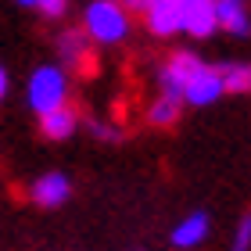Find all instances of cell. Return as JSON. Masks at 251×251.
<instances>
[{
  "instance_id": "e0dca14e",
  "label": "cell",
  "mask_w": 251,
  "mask_h": 251,
  "mask_svg": "<svg viewBox=\"0 0 251 251\" xmlns=\"http://www.w3.org/2000/svg\"><path fill=\"white\" fill-rule=\"evenodd\" d=\"M119 4H122L126 11H136V15H144V11L151 7V0H119Z\"/></svg>"
},
{
  "instance_id": "3957f363",
  "label": "cell",
  "mask_w": 251,
  "mask_h": 251,
  "mask_svg": "<svg viewBox=\"0 0 251 251\" xmlns=\"http://www.w3.org/2000/svg\"><path fill=\"white\" fill-rule=\"evenodd\" d=\"M226 94V86H223V75H219V68H212V65H201L198 72H194L187 83H183V100H190V104H212V100H219Z\"/></svg>"
},
{
  "instance_id": "277c9868",
  "label": "cell",
  "mask_w": 251,
  "mask_h": 251,
  "mask_svg": "<svg viewBox=\"0 0 251 251\" xmlns=\"http://www.w3.org/2000/svg\"><path fill=\"white\" fill-rule=\"evenodd\" d=\"M183 7L187 0H151V7L144 11L147 29L154 36H173V32L183 29Z\"/></svg>"
},
{
  "instance_id": "8fae6325",
  "label": "cell",
  "mask_w": 251,
  "mask_h": 251,
  "mask_svg": "<svg viewBox=\"0 0 251 251\" xmlns=\"http://www.w3.org/2000/svg\"><path fill=\"white\" fill-rule=\"evenodd\" d=\"M204 237H208V215L194 212V215H187V219L173 230V244L176 248H194V244H201Z\"/></svg>"
},
{
  "instance_id": "7c38bea8",
  "label": "cell",
  "mask_w": 251,
  "mask_h": 251,
  "mask_svg": "<svg viewBox=\"0 0 251 251\" xmlns=\"http://www.w3.org/2000/svg\"><path fill=\"white\" fill-rule=\"evenodd\" d=\"M179 104H183V94L162 90V97L151 104V122L154 126H173V122H179Z\"/></svg>"
},
{
  "instance_id": "9a60e30c",
  "label": "cell",
  "mask_w": 251,
  "mask_h": 251,
  "mask_svg": "<svg viewBox=\"0 0 251 251\" xmlns=\"http://www.w3.org/2000/svg\"><path fill=\"white\" fill-rule=\"evenodd\" d=\"M32 7H40L47 18H58V15H65V7H68V0H36Z\"/></svg>"
},
{
  "instance_id": "52a82bcc",
  "label": "cell",
  "mask_w": 251,
  "mask_h": 251,
  "mask_svg": "<svg viewBox=\"0 0 251 251\" xmlns=\"http://www.w3.org/2000/svg\"><path fill=\"white\" fill-rule=\"evenodd\" d=\"M72 194V183H68L65 173H47L43 179H36V183L29 187V198L43 204V208H58V204Z\"/></svg>"
},
{
  "instance_id": "ba28073f",
  "label": "cell",
  "mask_w": 251,
  "mask_h": 251,
  "mask_svg": "<svg viewBox=\"0 0 251 251\" xmlns=\"http://www.w3.org/2000/svg\"><path fill=\"white\" fill-rule=\"evenodd\" d=\"M183 29L190 36H212V32L219 29V22H215V0H187Z\"/></svg>"
},
{
  "instance_id": "7a4b0ae2",
  "label": "cell",
  "mask_w": 251,
  "mask_h": 251,
  "mask_svg": "<svg viewBox=\"0 0 251 251\" xmlns=\"http://www.w3.org/2000/svg\"><path fill=\"white\" fill-rule=\"evenodd\" d=\"M29 104L40 111H50L58 104H68V75L58 65H43L29 75Z\"/></svg>"
},
{
  "instance_id": "30bf717a",
  "label": "cell",
  "mask_w": 251,
  "mask_h": 251,
  "mask_svg": "<svg viewBox=\"0 0 251 251\" xmlns=\"http://www.w3.org/2000/svg\"><path fill=\"white\" fill-rule=\"evenodd\" d=\"M215 22H219V29L233 32V36H248L251 32L248 11L241 0H215Z\"/></svg>"
},
{
  "instance_id": "5bb4252c",
  "label": "cell",
  "mask_w": 251,
  "mask_h": 251,
  "mask_svg": "<svg viewBox=\"0 0 251 251\" xmlns=\"http://www.w3.org/2000/svg\"><path fill=\"white\" fill-rule=\"evenodd\" d=\"M233 251H251V215H244V219H241V226H237Z\"/></svg>"
},
{
  "instance_id": "d6986e66",
  "label": "cell",
  "mask_w": 251,
  "mask_h": 251,
  "mask_svg": "<svg viewBox=\"0 0 251 251\" xmlns=\"http://www.w3.org/2000/svg\"><path fill=\"white\" fill-rule=\"evenodd\" d=\"M22 4H25V7H32V4H36V0H22Z\"/></svg>"
},
{
  "instance_id": "ac0fdd59",
  "label": "cell",
  "mask_w": 251,
  "mask_h": 251,
  "mask_svg": "<svg viewBox=\"0 0 251 251\" xmlns=\"http://www.w3.org/2000/svg\"><path fill=\"white\" fill-rule=\"evenodd\" d=\"M4 94H7V72L0 68V100H4Z\"/></svg>"
},
{
  "instance_id": "5b68a950",
  "label": "cell",
  "mask_w": 251,
  "mask_h": 251,
  "mask_svg": "<svg viewBox=\"0 0 251 251\" xmlns=\"http://www.w3.org/2000/svg\"><path fill=\"white\" fill-rule=\"evenodd\" d=\"M90 40L86 32H65L61 43H58V54H61V61L68 68H75L79 75H90V72H97V58H94V50H90Z\"/></svg>"
},
{
  "instance_id": "8992f818",
  "label": "cell",
  "mask_w": 251,
  "mask_h": 251,
  "mask_svg": "<svg viewBox=\"0 0 251 251\" xmlns=\"http://www.w3.org/2000/svg\"><path fill=\"white\" fill-rule=\"evenodd\" d=\"M204 61L198 58V54H190V50H179L169 58V65L162 68V90H173V94H183V83L198 72Z\"/></svg>"
},
{
  "instance_id": "9c48e42d",
  "label": "cell",
  "mask_w": 251,
  "mask_h": 251,
  "mask_svg": "<svg viewBox=\"0 0 251 251\" xmlns=\"http://www.w3.org/2000/svg\"><path fill=\"white\" fill-rule=\"evenodd\" d=\"M75 126H79V115L68 104H58V108H50V111L40 115V129H43L47 140H68V136L75 133Z\"/></svg>"
},
{
  "instance_id": "2e32d148",
  "label": "cell",
  "mask_w": 251,
  "mask_h": 251,
  "mask_svg": "<svg viewBox=\"0 0 251 251\" xmlns=\"http://www.w3.org/2000/svg\"><path fill=\"white\" fill-rule=\"evenodd\" d=\"M90 133L94 136H100V140H119V129H111V126H100V122H90Z\"/></svg>"
},
{
  "instance_id": "4fadbf2b",
  "label": "cell",
  "mask_w": 251,
  "mask_h": 251,
  "mask_svg": "<svg viewBox=\"0 0 251 251\" xmlns=\"http://www.w3.org/2000/svg\"><path fill=\"white\" fill-rule=\"evenodd\" d=\"M223 75V86L230 90V94H248L251 90V65H215Z\"/></svg>"
},
{
  "instance_id": "6da1fadb",
  "label": "cell",
  "mask_w": 251,
  "mask_h": 251,
  "mask_svg": "<svg viewBox=\"0 0 251 251\" xmlns=\"http://www.w3.org/2000/svg\"><path fill=\"white\" fill-rule=\"evenodd\" d=\"M83 32L97 43H119L129 32V11L119 0H94L86 7V25Z\"/></svg>"
}]
</instances>
